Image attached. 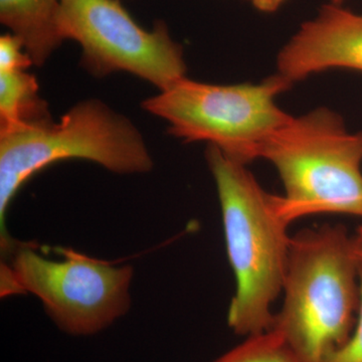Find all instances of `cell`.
<instances>
[{
  "mask_svg": "<svg viewBox=\"0 0 362 362\" xmlns=\"http://www.w3.org/2000/svg\"><path fill=\"white\" fill-rule=\"evenodd\" d=\"M359 300L354 331L341 346L331 352L324 362H362V264L359 267Z\"/></svg>",
  "mask_w": 362,
  "mask_h": 362,
  "instance_id": "4fadbf2b",
  "label": "cell"
},
{
  "mask_svg": "<svg viewBox=\"0 0 362 362\" xmlns=\"http://www.w3.org/2000/svg\"><path fill=\"white\" fill-rule=\"evenodd\" d=\"M352 243L357 259L362 264V226L357 228L356 235L352 237Z\"/></svg>",
  "mask_w": 362,
  "mask_h": 362,
  "instance_id": "9a60e30c",
  "label": "cell"
},
{
  "mask_svg": "<svg viewBox=\"0 0 362 362\" xmlns=\"http://www.w3.org/2000/svg\"><path fill=\"white\" fill-rule=\"evenodd\" d=\"M259 158L273 164L285 194L279 211L288 223L319 214L362 218V131L318 108L292 117L267 140Z\"/></svg>",
  "mask_w": 362,
  "mask_h": 362,
  "instance_id": "277c9868",
  "label": "cell"
},
{
  "mask_svg": "<svg viewBox=\"0 0 362 362\" xmlns=\"http://www.w3.org/2000/svg\"><path fill=\"white\" fill-rule=\"evenodd\" d=\"M343 1H344V0H330V4H338V6H340Z\"/></svg>",
  "mask_w": 362,
  "mask_h": 362,
  "instance_id": "2e32d148",
  "label": "cell"
},
{
  "mask_svg": "<svg viewBox=\"0 0 362 362\" xmlns=\"http://www.w3.org/2000/svg\"><path fill=\"white\" fill-rule=\"evenodd\" d=\"M61 28L65 40L80 45L81 65L94 77L125 71L158 90L187 77L182 47L166 23L145 30L120 0H61Z\"/></svg>",
  "mask_w": 362,
  "mask_h": 362,
  "instance_id": "52a82bcc",
  "label": "cell"
},
{
  "mask_svg": "<svg viewBox=\"0 0 362 362\" xmlns=\"http://www.w3.org/2000/svg\"><path fill=\"white\" fill-rule=\"evenodd\" d=\"M95 162L118 175L152 170L153 158L134 123L101 100L78 102L45 125L0 134V244L4 258L13 252L6 230L8 207L35 173L59 161Z\"/></svg>",
  "mask_w": 362,
  "mask_h": 362,
  "instance_id": "3957f363",
  "label": "cell"
},
{
  "mask_svg": "<svg viewBox=\"0 0 362 362\" xmlns=\"http://www.w3.org/2000/svg\"><path fill=\"white\" fill-rule=\"evenodd\" d=\"M49 259L30 244H18L1 267L2 296L30 293L42 301L57 327L71 337H90L126 315L131 307L132 266H115L71 249Z\"/></svg>",
  "mask_w": 362,
  "mask_h": 362,
  "instance_id": "8992f818",
  "label": "cell"
},
{
  "mask_svg": "<svg viewBox=\"0 0 362 362\" xmlns=\"http://www.w3.org/2000/svg\"><path fill=\"white\" fill-rule=\"evenodd\" d=\"M362 71V14L327 4L278 54L277 74L291 84L330 69Z\"/></svg>",
  "mask_w": 362,
  "mask_h": 362,
  "instance_id": "ba28073f",
  "label": "cell"
},
{
  "mask_svg": "<svg viewBox=\"0 0 362 362\" xmlns=\"http://www.w3.org/2000/svg\"><path fill=\"white\" fill-rule=\"evenodd\" d=\"M33 65L35 64L21 39L11 33L0 37V73L26 71Z\"/></svg>",
  "mask_w": 362,
  "mask_h": 362,
  "instance_id": "7c38bea8",
  "label": "cell"
},
{
  "mask_svg": "<svg viewBox=\"0 0 362 362\" xmlns=\"http://www.w3.org/2000/svg\"><path fill=\"white\" fill-rule=\"evenodd\" d=\"M52 120L35 75L26 71L0 73V134L45 125Z\"/></svg>",
  "mask_w": 362,
  "mask_h": 362,
  "instance_id": "30bf717a",
  "label": "cell"
},
{
  "mask_svg": "<svg viewBox=\"0 0 362 362\" xmlns=\"http://www.w3.org/2000/svg\"><path fill=\"white\" fill-rule=\"evenodd\" d=\"M252 6L262 13H275L287 0H250Z\"/></svg>",
  "mask_w": 362,
  "mask_h": 362,
  "instance_id": "5bb4252c",
  "label": "cell"
},
{
  "mask_svg": "<svg viewBox=\"0 0 362 362\" xmlns=\"http://www.w3.org/2000/svg\"><path fill=\"white\" fill-rule=\"evenodd\" d=\"M359 267L344 226L327 223L292 235L273 327L302 362L325 361L351 335L361 300Z\"/></svg>",
  "mask_w": 362,
  "mask_h": 362,
  "instance_id": "7a4b0ae2",
  "label": "cell"
},
{
  "mask_svg": "<svg viewBox=\"0 0 362 362\" xmlns=\"http://www.w3.org/2000/svg\"><path fill=\"white\" fill-rule=\"evenodd\" d=\"M206 158L216 181L226 252L235 294L228 324L242 337L273 327L272 306L282 293L291 235L279 211L278 195L267 192L246 164L207 145Z\"/></svg>",
  "mask_w": 362,
  "mask_h": 362,
  "instance_id": "6da1fadb",
  "label": "cell"
},
{
  "mask_svg": "<svg viewBox=\"0 0 362 362\" xmlns=\"http://www.w3.org/2000/svg\"><path fill=\"white\" fill-rule=\"evenodd\" d=\"M0 23L21 39L35 66H44L65 42L61 0H0Z\"/></svg>",
  "mask_w": 362,
  "mask_h": 362,
  "instance_id": "9c48e42d",
  "label": "cell"
},
{
  "mask_svg": "<svg viewBox=\"0 0 362 362\" xmlns=\"http://www.w3.org/2000/svg\"><path fill=\"white\" fill-rule=\"evenodd\" d=\"M291 87L279 74L257 84L213 85L185 77L141 106L166 121L169 134L185 143L206 142L247 165L259 158L267 140L291 118L276 103Z\"/></svg>",
  "mask_w": 362,
  "mask_h": 362,
  "instance_id": "5b68a950",
  "label": "cell"
},
{
  "mask_svg": "<svg viewBox=\"0 0 362 362\" xmlns=\"http://www.w3.org/2000/svg\"><path fill=\"white\" fill-rule=\"evenodd\" d=\"M213 362H302L276 327L250 335Z\"/></svg>",
  "mask_w": 362,
  "mask_h": 362,
  "instance_id": "8fae6325",
  "label": "cell"
}]
</instances>
